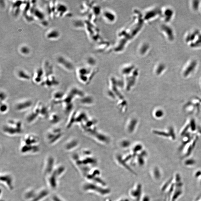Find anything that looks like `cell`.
I'll list each match as a JSON object with an SVG mask.
<instances>
[{"label":"cell","instance_id":"cell-1","mask_svg":"<svg viewBox=\"0 0 201 201\" xmlns=\"http://www.w3.org/2000/svg\"><path fill=\"white\" fill-rule=\"evenodd\" d=\"M4 134L11 137L17 136L23 131V123L20 120L9 119L2 128Z\"/></svg>","mask_w":201,"mask_h":201},{"label":"cell","instance_id":"cell-3","mask_svg":"<svg viewBox=\"0 0 201 201\" xmlns=\"http://www.w3.org/2000/svg\"><path fill=\"white\" fill-rule=\"evenodd\" d=\"M32 109L36 114L39 118H48L50 114L49 107L40 101L33 106Z\"/></svg>","mask_w":201,"mask_h":201},{"label":"cell","instance_id":"cell-16","mask_svg":"<svg viewBox=\"0 0 201 201\" xmlns=\"http://www.w3.org/2000/svg\"><path fill=\"white\" fill-rule=\"evenodd\" d=\"M0 113L2 114L7 113L9 110V106L6 102H0Z\"/></svg>","mask_w":201,"mask_h":201},{"label":"cell","instance_id":"cell-4","mask_svg":"<svg viewBox=\"0 0 201 201\" xmlns=\"http://www.w3.org/2000/svg\"><path fill=\"white\" fill-rule=\"evenodd\" d=\"M33 102L30 98L19 100L14 105L15 109L19 112H25L33 107Z\"/></svg>","mask_w":201,"mask_h":201},{"label":"cell","instance_id":"cell-6","mask_svg":"<svg viewBox=\"0 0 201 201\" xmlns=\"http://www.w3.org/2000/svg\"><path fill=\"white\" fill-rule=\"evenodd\" d=\"M14 179L12 175L8 173H3L1 175V182L10 190L14 188Z\"/></svg>","mask_w":201,"mask_h":201},{"label":"cell","instance_id":"cell-17","mask_svg":"<svg viewBox=\"0 0 201 201\" xmlns=\"http://www.w3.org/2000/svg\"><path fill=\"white\" fill-rule=\"evenodd\" d=\"M0 95V102H6L8 99V95L7 93L3 91H1Z\"/></svg>","mask_w":201,"mask_h":201},{"label":"cell","instance_id":"cell-11","mask_svg":"<svg viewBox=\"0 0 201 201\" xmlns=\"http://www.w3.org/2000/svg\"><path fill=\"white\" fill-rule=\"evenodd\" d=\"M39 118L38 116L32 111L30 110L28 113L25 117L26 122L29 124H32L36 121Z\"/></svg>","mask_w":201,"mask_h":201},{"label":"cell","instance_id":"cell-19","mask_svg":"<svg viewBox=\"0 0 201 201\" xmlns=\"http://www.w3.org/2000/svg\"><path fill=\"white\" fill-rule=\"evenodd\" d=\"M20 51L21 53L23 54L27 55L30 52V49L28 47L26 46H23L21 47L20 49Z\"/></svg>","mask_w":201,"mask_h":201},{"label":"cell","instance_id":"cell-12","mask_svg":"<svg viewBox=\"0 0 201 201\" xmlns=\"http://www.w3.org/2000/svg\"><path fill=\"white\" fill-rule=\"evenodd\" d=\"M48 120L51 124L56 125L59 124L61 120V117L57 113H50L48 117Z\"/></svg>","mask_w":201,"mask_h":201},{"label":"cell","instance_id":"cell-14","mask_svg":"<svg viewBox=\"0 0 201 201\" xmlns=\"http://www.w3.org/2000/svg\"><path fill=\"white\" fill-rule=\"evenodd\" d=\"M17 76L19 78L23 80H29L31 78V77L29 74L22 70L18 71L17 74Z\"/></svg>","mask_w":201,"mask_h":201},{"label":"cell","instance_id":"cell-13","mask_svg":"<svg viewBox=\"0 0 201 201\" xmlns=\"http://www.w3.org/2000/svg\"><path fill=\"white\" fill-rule=\"evenodd\" d=\"M58 62L62 66L68 70H72L73 69V65L72 63L63 57H59Z\"/></svg>","mask_w":201,"mask_h":201},{"label":"cell","instance_id":"cell-7","mask_svg":"<svg viewBox=\"0 0 201 201\" xmlns=\"http://www.w3.org/2000/svg\"><path fill=\"white\" fill-rule=\"evenodd\" d=\"M52 75H48L45 76L41 83L42 86L46 88H50L56 86L59 84V82L54 76Z\"/></svg>","mask_w":201,"mask_h":201},{"label":"cell","instance_id":"cell-9","mask_svg":"<svg viewBox=\"0 0 201 201\" xmlns=\"http://www.w3.org/2000/svg\"><path fill=\"white\" fill-rule=\"evenodd\" d=\"M77 145L76 139L71 138L67 140L64 145V149L66 151H71L75 149Z\"/></svg>","mask_w":201,"mask_h":201},{"label":"cell","instance_id":"cell-18","mask_svg":"<svg viewBox=\"0 0 201 201\" xmlns=\"http://www.w3.org/2000/svg\"><path fill=\"white\" fill-rule=\"evenodd\" d=\"M57 11L59 12V13H60V14H62L65 12L67 11V8L65 5H61L60 4L59 5H58L57 7Z\"/></svg>","mask_w":201,"mask_h":201},{"label":"cell","instance_id":"cell-10","mask_svg":"<svg viewBox=\"0 0 201 201\" xmlns=\"http://www.w3.org/2000/svg\"><path fill=\"white\" fill-rule=\"evenodd\" d=\"M45 73L42 69H39L34 74L33 77V81L34 83L41 84L44 79V75H45Z\"/></svg>","mask_w":201,"mask_h":201},{"label":"cell","instance_id":"cell-8","mask_svg":"<svg viewBox=\"0 0 201 201\" xmlns=\"http://www.w3.org/2000/svg\"><path fill=\"white\" fill-rule=\"evenodd\" d=\"M66 93L62 91H54L52 95V100L55 105L61 104Z\"/></svg>","mask_w":201,"mask_h":201},{"label":"cell","instance_id":"cell-2","mask_svg":"<svg viewBox=\"0 0 201 201\" xmlns=\"http://www.w3.org/2000/svg\"><path fill=\"white\" fill-rule=\"evenodd\" d=\"M63 131L60 127H55L48 130L45 134V139L49 145H52L57 143L63 138Z\"/></svg>","mask_w":201,"mask_h":201},{"label":"cell","instance_id":"cell-20","mask_svg":"<svg viewBox=\"0 0 201 201\" xmlns=\"http://www.w3.org/2000/svg\"><path fill=\"white\" fill-rule=\"evenodd\" d=\"M163 115V113L162 111H158L156 112V116L158 117H162Z\"/></svg>","mask_w":201,"mask_h":201},{"label":"cell","instance_id":"cell-15","mask_svg":"<svg viewBox=\"0 0 201 201\" xmlns=\"http://www.w3.org/2000/svg\"><path fill=\"white\" fill-rule=\"evenodd\" d=\"M60 34L58 31L56 30H53L48 32L47 34V37L48 39H54L59 38Z\"/></svg>","mask_w":201,"mask_h":201},{"label":"cell","instance_id":"cell-5","mask_svg":"<svg viewBox=\"0 0 201 201\" xmlns=\"http://www.w3.org/2000/svg\"><path fill=\"white\" fill-rule=\"evenodd\" d=\"M39 138L36 135L28 133L24 135L21 143L30 147H36L39 146Z\"/></svg>","mask_w":201,"mask_h":201}]
</instances>
